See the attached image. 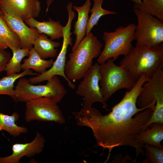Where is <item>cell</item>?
I'll return each mask as SVG.
<instances>
[{"instance_id": "cell-16", "label": "cell", "mask_w": 163, "mask_h": 163, "mask_svg": "<svg viewBox=\"0 0 163 163\" xmlns=\"http://www.w3.org/2000/svg\"><path fill=\"white\" fill-rule=\"evenodd\" d=\"M24 22L30 27L35 29L39 34H45L50 37L52 40L63 38L64 27L59 20L55 21L49 18L48 21L40 22L32 18L25 21Z\"/></svg>"}, {"instance_id": "cell-19", "label": "cell", "mask_w": 163, "mask_h": 163, "mask_svg": "<svg viewBox=\"0 0 163 163\" xmlns=\"http://www.w3.org/2000/svg\"><path fill=\"white\" fill-rule=\"evenodd\" d=\"M28 58L24 59L21 65L22 69H32L36 73H41L50 68L52 66L53 60L51 59L46 60L42 59L35 51L34 47L30 48Z\"/></svg>"}, {"instance_id": "cell-20", "label": "cell", "mask_w": 163, "mask_h": 163, "mask_svg": "<svg viewBox=\"0 0 163 163\" xmlns=\"http://www.w3.org/2000/svg\"><path fill=\"white\" fill-rule=\"evenodd\" d=\"M36 72L31 69H26L21 72L4 76L0 79V95L10 96L16 102H17L14 92V83L19 78L26 75H37Z\"/></svg>"}, {"instance_id": "cell-3", "label": "cell", "mask_w": 163, "mask_h": 163, "mask_svg": "<svg viewBox=\"0 0 163 163\" xmlns=\"http://www.w3.org/2000/svg\"><path fill=\"white\" fill-rule=\"evenodd\" d=\"M103 45L93 34L86 35L77 47L69 55L66 62L65 75L73 82L82 79L93 66V60L102 51Z\"/></svg>"}, {"instance_id": "cell-13", "label": "cell", "mask_w": 163, "mask_h": 163, "mask_svg": "<svg viewBox=\"0 0 163 163\" xmlns=\"http://www.w3.org/2000/svg\"><path fill=\"white\" fill-rule=\"evenodd\" d=\"M45 142L44 137L39 132L31 142L25 143H16L12 145V153L5 157H0V163H20L22 157H31L43 151Z\"/></svg>"}, {"instance_id": "cell-10", "label": "cell", "mask_w": 163, "mask_h": 163, "mask_svg": "<svg viewBox=\"0 0 163 163\" xmlns=\"http://www.w3.org/2000/svg\"><path fill=\"white\" fill-rule=\"evenodd\" d=\"M99 64L96 63L89 69L78 85L76 93L83 97L82 104L85 105L92 106L94 103L99 102L106 107L107 103L99 85Z\"/></svg>"}, {"instance_id": "cell-15", "label": "cell", "mask_w": 163, "mask_h": 163, "mask_svg": "<svg viewBox=\"0 0 163 163\" xmlns=\"http://www.w3.org/2000/svg\"><path fill=\"white\" fill-rule=\"evenodd\" d=\"M150 126V129L142 131L136 137V142L142 156L144 154L143 148L145 144L159 148L163 147L161 144L163 139V124L155 123Z\"/></svg>"}, {"instance_id": "cell-2", "label": "cell", "mask_w": 163, "mask_h": 163, "mask_svg": "<svg viewBox=\"0 0 163 163\" xmlns=\"http://www.w3.org/2000/svg\"><path fill=\"white\" fill-rule=\"evenodd\" d=\"M120 66L126 69L137 81L142 75L150 79L163 66V44L150 46H132Z\"/></svg>"}, {"instance_id": "cell-17", "label": "cell", "mask_w": 163, "mask_h": 163, "mask_svg": "<svg viewBox=\"0 0 163 163\" xmlns=\"http://www.w3.org/2000/svg\"><path fill=\"white\" fill-rule=\"evenodd\" d=\"M91 6L90 0H86L82 6H73V8L78 12V17L74 26L73 33L76 36V39L72 47V51L77 47L86 34Z\"/></svg>"}, {"instance_id": "cell-22", "label": "cell", "mask_w": 163, "mask_h": 163, "mask_svg": "<svg viewBox=\"0 0 163 163\" xmlns=\"http://www.w3.org/2000/svg\"><path fill=\"white\" fill-rule=\"evenodd\" d=\"M133 8L155 16L163 22V0H142L141 3L134 4Z\"/></svg>"}, {"instance_id": "cell-18", "label": "cell", "mask_w": 163, "mask_h": 163, "mask_svg": "<svg viewBox=\"0 0 163 163\" xmlns=\"http://www.w3.org/2000/svg\"><path fill=\"white\" fill-rule=\"evenodd\" d=\"M34 49L41 58L43 59L53 58L57 55L58 50L60 46L59 42L49 39L43 34H39L33 44Z\"/></svg>"}, {"instance_id": "cell-5", "label": "cell", "mask_w": 163, "mask_h": 163, "mask_svg": "<svg viewBox=\"0 0 163 163\" xmlns=\"http://www.w3.org/2000/svg\"><path fill=\"white\" fill-rule=\"evenodd\" d=\"M99 85L103 97L106 101L118 90H129L137 81L125 68L116 65L112 58L99 64Z\"/></svg>"}, {"instance_id": "cell-21", "label": "cell", "mask_w": 163, "mask_h": 163, "mask_svg": "<svg viewBox=\"0 0 163 163\" xmlns=\"http://www.w3.org/2000/svg\"><path fill=\"white\" fill-rule=\"evenodd\" d=\"M19 117V114L16 112L11 115L0 113V130L6 131L14 137L27 133L28 131L27 128L18 126L16 124Z\"/></svg>"}, {"instance_id": "cell-14", "label": "cell", "mask_w": 163, "mask_h": 163, "mask_svg": "<svg viewBox=\"0 0 163 163\" xmlns=\"http://www.w3.org/2000/svg\"><path fill=\"white\" fill-rule=\"evenodd\" d=\"M3 13L1 16L11 30L18 37L22 48L27 49L32 47L39 34L37 30L28 27L19 18L6 13Z\"/></svg>"}, {"instance_id": "cell-25", "label": "cell", "mask_w": 163, "mask_h": 163, "mask_svg": "<svg viewBox=\"0 0 163 163\" xmlns=\"http://www.w3.org/2000/svg\"><path fill=\"white\" fill-rule=\"evenodd\" d=\"M0 37L12 51L22 48L18 37L9 28L0 15Z\"/></svg>"}, {"instance_id": "cell-6", "label": "cell", "mask_w": 163, "mask_h": 163, "mask_svg": "<svg viewBox=\"0 0 163 163\" xmlns=\"http://www.w3.org/2000/svg\"><path fill=\"white\" fill-rule=\"evenodd\" d=\"M47 81L45 85H34L24 77L19 78L14 88L17 101L26 103L31 99L46 97L60 102L66 94V90L57 75Z\"/></svg>"}, {"instance_id": "cell-4", "label": "cell", "mask_w": 163, "mask_h": 163, "mask_svg": "<svg viewBox=\"0 0 163 163\" xmlns=\"http://www.w3.org/2000/svg\"><path fill=\"white\" fill-rule=\"evenodd\" d=\"M136 27V24L132 23L125 27L120 26L113 32H104L103 38L104 46L98 57L97 63L102 64L110 58L114 61L120 55L126 56L135 40Z\"/></svg>"}, {"instance_id": "cell-26", "label": "cell", "mask_w": 163, "mask_h": 163, "mask_svg": "<svg viewBox=\"0 0 163 163\" xmlns=\"http://www.w3.org/2000/svg\"><path fill=\"white\" fill-rule=\"evenodd\" d=\"M146 158L143 163H163V147L159 148L148 144L144 145Z\"/></svg>"}, {"instance_id": "cell-12", "label": "cell", "mask_w": 163, "mask_h": 163, "mask_svg": "<svg viewBox=\"0 0 163 163\" xmlns=\"http://www.w3.org/2000/svg\"><path fill=\"white\" fill-rule=\"evenodd\" d=\"M163 97V71L159 69L152 77L144 83L136 100V105L140 108H151L154 110L156 101Z\"/></svg>"}, {"instance_id": "cell-30", "label": "cell", "mask_w": 163, "mask_h": 163, "mask_svg": "<svg viewBox=\"0 0 163 163\" xmlns=\"http://www.w3.org/2000/svg\"><path fill=\"white\" fill-rule=\"evenodd\" d=\"M54 0H47L46 1L47 4V8L46 10V13L47 12L49 8L51 5L53 3Z\"/></svg>"}, {"instance_id": "cell-27", "label": "cell", "mask_w": 163, "mask_h": 163, "mask_svg": "<svg viewBox=\"0 0 163 163\" xmlns=\"http://www.w3.org/2000/svg\"><path fill=\"white\" fill-rule=\"evenodd\" d=\"M163 124V98L156 101L155 108L153 113L148 121L142 126V131L153 123Z\"/></svg>"}, {"instance_id": "cell-28", "label": "cell", "mask_w": 163, "mask_h": 163, "mask_svg": "<svg viewBox=\"0 0 163 163\" xmlns=\"http://www.w3.org/2000/svg\"><path fill=\"white\" fill-rule=\"evenodd\" d=\"M11 57L10 53L5 50L0 49V76L1 73L5 71L7 64Z\"/></svg>"}, {"instance_id": "cell-32", "label": "cell", "mask_w": 163, "mask_h": 163, "mask_svg": "<svg viewBox=\"0 0 163 163\" xmlns=\"http://www.w3.org/2000/svg\"><path fill=\"white\" fill-rule=\"evenodd\" d=\"M3 14V12L0 10V15H2Z\"/></svg>"}, {"instance_id": "cell-23", "label": "cell", "mask_w": 163, "mask_h": 163, "mask_svg": "<svg viewBox=\"0 0 163 163\" xmlns=\"http://www.w3.org/2000/svg\"><path fill=\"white\" fill-rule=\"evenodd\" d=\"M30 48H19L12 51V56L8 63L5 70L7 76L20 73L22 70L21 62L24 58L29 56Z\"/></svg>"}, {"instance_id": "cell-9", "label": "cell", "mask_w": 163, "mask_h": 163, "mask_svg": "<svg viewBox=\"0 0 163 163\" xmlns=\"http://www.w3.org/2000/svg\"><path fill=\"white\" fill-rule=\"evenodd\" d=\"M74 18L73 16H68V21L64 27L63 30V41L62 46L60 53L50 68L37 76L28 79L30 83L35 84L44 81H47L55 75H59L63 78L67 82V84L71 89H75V86L69 80L65 73V66L66 62V55L69 46H71L72 44V38L71 37L72 33L71 32V24Z\"/></svg>"}, {"instance_id": "cell-24", "label": "cell", "mask_w": 163, "mask_h": 163, "mask_svg": "<svg viewBox=\"0 0 163 163\" xmlns=\"http://www.w3.org/2000/svg\"><path fill=\"white\" fill-rule=\"evenodd\" d=\"M92 8L90 9L91 14L88 18L86 31V35L89 34L94 27L96 26L100 19L103 16L116 14V12L104 9L102 5L104 0H93Z\"/></svg>"}, {"instance_id": "cell-11", "label": "cell", "mask_w": 163, "mask_h": 163, "mask_svg": "<svg viewBox=\"0 0 163 163\" xmlns=\"http://www.w3.org/2000/svg\"><path fill=\"white\" fill-rule=\"evenodd\" d=\"M0 10L25 21L38 17L41 2L39 0H0Z\"/></svg>"}, {"instance_id": "cell-31", "label": "cell", "mask_w": 163, "mask_h": 163, "mask_svg": "<svg viewBox=\"0 0 163 163\" xmlns=\"http://www.w3.org/2000/svg\"><path fill=\"white\" fill-rule=\"evenodd\" d=\"M133 2L134 4H138L141 3L142 0H129Z\"/></svg>"}, {"instance_id": "cell-8", "label": "cell", "mask_w": 163, "mask_h": 163, "mask_svg": "<svg viewBox=\"0 0 163 163\" xmlns=\"http://www.w3.org/2000/svg\"><path fill=\"white\" fill-rule=\"evenodd\" d=\"M25 103L24 118L27 123L34 120L54 122L59 124L66 123L58 103L51 98H38Z\"/></svg>"}, {"instance_id": "cell-1", "label": "cell", "mask_w": 163, "mask_h": 163, "mask_svg": "<svg viewBox=\"0 0 163 163\" xmlns=\"http://www.w3.org/2000/svg\"><path fill=\"white\" fill-rule=\"evenodd\" d=\"M143 84L142 80H138L107 114L103 115L97 109L83 104L79 111L72 112L76 124L91 129L98 145L103 150H108L106 161L113 149L118 146L132 147L136 149V156L140 154L136 137L154 110L137 107L136 100Z\"/></svg>"}, {"instance_id": "cell-29", "label": "cell", "mask_w": 163, "mask_h": 163, "mask_svg": "<svg viewBox=\"0 0 163 163\" xmlns=\"http://www.w3.org/2000/svg\"><path fill=\"white\" fill-rule=\"evenodd\" d=\"M8 47L0 37V49L5 50Z\"/></svg>"}, {"instance_id": "cell-7", "label": "cell", "mask_w": 163, "mask_h": 163, "mask_svg": "<svg viewBox=\"0 0 163 163\" xmlns=\"http://www.w3.org/2000/svg\"><path fill=\"white\" fill-rule=\"evenodd\" d=\"M137 18L135 46H153L163 42V22L156 17L133 8Z\"/></svg>"}]
</instances>
